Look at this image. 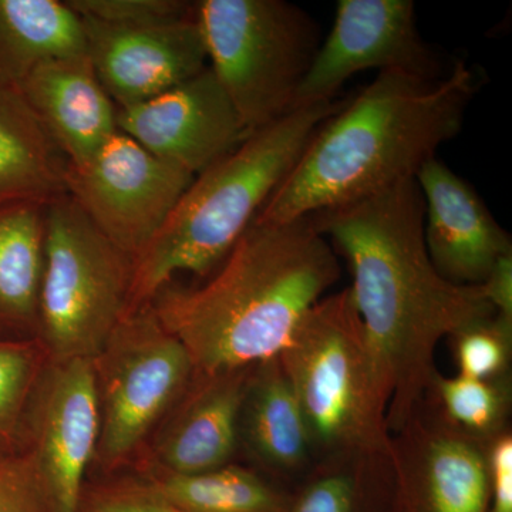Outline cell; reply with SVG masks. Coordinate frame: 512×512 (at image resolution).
Wrapping results in <instances>:
<instances>
[{"instance_id":"ac0fdd59","label":"cell","mask_w":512,"mask_h":512,"mask_svg":"<svg viewBox=\"0 0 512 512\" xmlns=\"http://www.w3.org/2000/svg\"><path fill=\"white\" fill-rule=\"evenodd\" d=\"M262 476L291 491L315 467L311 437L279 357L255 366L239 419V446Z\"/></svg>"},{"instance_id":"9a60e30c","label":"cell","mask_w":512,"mask_h":512,"mask_svg":"<svg viewBox=\"0 0 512 512\" xmlns=\"http://www.w3.org/2000/svg\"><path fill=\"white\" fill-rule=\"evenodd\" d=\"M424 202V241L439 274L456 285L480 286L504 256L510 235L477 191L439 158L416 175Z\"/></svg>"},{"instance_id":"f1b7e54d","label":"cell","mask_w":512,"mask_h":512,"mask_svg":"<svg viewBox=\"0 0 512 512\" xmlns=\"http://www.w3.org/2000/svg\"><path fill=\"white\" fill-rule=\"evenodd\" d=\"M0 512H59L26 448L0 457Z\"/></svg>"},{"instance_id":"44dd1931","label":"cell","mask_w":512,"mask_h":512,"mask_svg":"<svg viewBox=\"0 0 512 512\" xmlns=\"http://www.w3.org/2000/svg\"><path fill=\"white\" fill-rule=\"evenodd\" d=\"M84 53L82 18L67 0H0V82L18 89L42 64Z\"/></svg>"},{"instance_id":"8fae6325","label":"cell","mask_w":512,"mask_h":512,"mask_svg":"<svg viewBox=\"0 0 512 512\" xmlns=\"http://www.w3.org/2000/svg\"><path fill=\"white\" fill-rule=\"evenodd\" d=\"M488 443L448 423L424 397L392 434V512H487Z\"/></svg>"},{"instance_id":"3957f363","label":"cell","mask_w":512,"mask_h":512,"mask_svg":"<svg viewBox=\"0 0 512 512\" xmlns=\"http://www.w3.org/2000/svg\"><path fill=\"white\" fill-rule=\"evenodd\" d=\"M339 276L338 255L312 215L285 224L254 221L210 281L165 286L151 306L187 349L195 373L211 376L281 355Z\"/></svg>"},{"instance_id":"e0dca14e","label":"cell","mask_w":512,"mask_h":512,"mask_svg":"<svg viewBox=\"0 0 512 512\" xmlns=\"http://www.w3.org/2000/svg\"><path fill=\"white\" fill-rule=\"evenodd\" d=\"M18 89L70 167L87 163L119 130V109L87 53L42 64Z\"/></svg>"},{"instance_id":"7a4b0ae2","label":"cell","mask_w":512,"mask_h":512,"mask_svg":"<svg viewBox=\"0 0 512 512\" xmlns=\"http://www.w3.org/2000/svg\"><path fill=\"white\" fill-rule=\"evenodd\" d=\"M480 80L463 60L437 79L379 73L316 130L255 221L301 220L416 178L460 133Z\"/></svg>"},{"instance_id":"83f0119b","label":"cell","mask_w":512,"mask_h":512,"mask_svg":"<svg viewBox=\"0 0 512 512\" xmlns=\"http://www.w3.org/2000/svg\"><path fill=\"white\" fill-rule=\"evenodd\" d=\"M77 512H187L168 503L138 476L84 484Z\"/></svg>"},{"instance_id":"7c38bea8","label":"cell","mask_w":512,"mask_h":512,"mask_svg":"<svg viewBox=\"0 0 512 512\" xmlns=\"http://www.w3.org/2000/svg\"><path fill=\"white\" fill-rule=\"evenodd\" d=\"M100 407L90 359L46 363L30 402L26 450L59 512L79 511L84 477L96 458Z\"/></svg>"},{"instance_id":"4316f807","label":"cell","mask_w":512,"mask_h":512,"mask_svg":"<svg viewBox=\"0 0 512 512\" xmlns=\"http://www.w3.org/2000/svg\"><path fill=\"white\" fill-rule=\"evenodd\" d=\"M80 18L110 26L160 25L194 15L195 2L184 0H67Z\"/></svg>"},{"instance_id":"9c48e42d","label":"cell","mask_w":512,"mask_h":512,"mask_svg":"<svg viewBox=\"0 0 512 512\" xmlns=\"http://www.w3.org/2000/svg\"><path fill=\"white\" fill-rule=\"evenodd\" d=\"M194 175L117 130L67 171V195L121 252L136 258L163 228Z\"/></svg>"},{"instance_id":"5b68a950","label":"cell","mask_w":512,"mask_h":512,"mask_svg":"<svg viewBox=\"0 0 512 512\" xmlns=\"http://www.w3.org/2000/svg\"><path fill=\"white\" fill-rule=\"evenodd\" d=\"M278 357L308 427L315 466L390 456L387 404L350 288L313 305Z\"/></svg>"},{"instance_id":"7402d4cb","label":"cell","mask_w":512,"mask_h":512,"mask_svg":"<svg viewBox=\"0 0 512 512\" xmlns=\"http://www.w3.org/2000/svg\"><path fill=\"white\" fill-rule=\"evenodd\" d=\"M138 477L187 512H285L291 494L254 468L232 463L194 474L150 467Z\"/></svg>"},{"instance_id":"d4e9b609","label":"cell","mask_w":512,"mask_h":512,"mask_svg":"<svg viewBox=\"0 0 512 512\" xmlns=\"http://www.w3.org/2000/svg\"><path fill=\"white\" fill-rule=\"evenodd\" d=\"M47 362L37 339L0 336V457L26 448L30 402Z\"/></svg>"},{"instance_id":"8992f818","label":"cell","mask_w":512,"mask_h":512,"mask_svg":"<svg viewBox=\"0 0 512 512\" xmlns=\"http://www.w3.org/2000/svg\"><path fill=\"white\" fill-rule=\"evenodd\" d=\"M131 266L70 195L47 202L35 332L47 359L99 355L126 316Z\"/></svg>"},{"instance_id":"cb8c5ba5","label":"cell","mask_w":512,"mask_h":512,"mask_svg":"<svg viewBox=\"0 0 512 512\" xmlns=\"http://www.w3.org/2000/svg\"><path fill=\"white\" fill-rule=\"evenodd\" d=\"M511 387V375L478 380L437 372L424 397L448 423L470 436L490 441L510 429Z\"/></svg>"},{"instance_id":"277c9868","label":"cell","mask_w":512,"mask_h":512,"mask_svg":"<svg viewBox=\"0 0 512 512\" xmlns=\"http://www.w3.org/2000/svg\"><path fill=\"white\" fill-rule=\"evenodd\" d=\"M343 103L292 110L195 175L163 228L133 259L127 313L153 302L180 272H214L254 224L316 130Z\"/></svg>"},{"instance_id":"30bf717a","label":"cell","mask_w":512,"mask_h":512,"mask_svg":"<svg viewBox=\"0 0 512 512\" xmlns=\"http://www.w3.org/2000/svg\"><path fill=\"white\" fill-rule=\"evenodd\" d=\"M369 69L426 79L446 74L420 36L412 0H339L332 30L319 45L292 110L333 101L346 80Z\"/></svg>"},{"instance_id":"484cf974","label":"cell","mask_w":512,"mask_h":512,"mask_svg":"<svg viewBox=\"0 0 512 512\" xmlns=\"http://www.w3.org/2000/svg\"><path fill=\"white\" fill-rule=\"evenodd\" d=\"M451 340L458 375L490 380L510 376L512 325L497 316L468 323Z\"/></svg>"},{"instance_id":"d6986e66","label":"cell","mask_w":512,"mask_h":512,"mask_svg":"<svg viewBox=\"0 0 512 512\" xmlns=\"http://www.w3.org/2000/svg\"><path fill=\"white\" fill-rule=\"evenodd\" d=\"M69 163L28 101L0 82V205L67 194Z\"/></svg>"},{"instance_id":"603a6c76","label":"cell","mask_w":512,"mask_h":512,"mask_svg":"<svg viewBox=\"0 0 512 512\" xmlns=\"http://www.w3.org/2000/svg\"><path fill=\"white\" fill-rule=\"evenodd\" d=\"M390 456L320 461L292 488L285 512H392Z\"/></svg>"},{"instance_id":"f546056e","label":"cell","mask_w":512,"mask_h":512,"mask_svg":"<svg viewBox=\"0 0 512 512\" xmlns=\"http://www.w3.org/2000/svg\"><path fill=\"white\" fill-rule=\"evenodd\" d=\"M490 501L487 512H512V434L505 430L488 443Z\"/></svg>"},{"instance_id":"6da1fadb","label":"cell","mask_w":512,"mask_h":512,"mask_svg":"<svg viewBox=\"0 0 512 512\" xmlns=\"http://www.w3.org/2000/svg\"><path fill=\"white\" fill-rule=\"evenodd\" d=\"M312 217L349 262L387 429L396 433L429 390L440 340L494 316V309L481 285L453 284L431 262L416 178Z\"/></svg>"},{"instance_id":"2e32d148","label":"cell","mask_w":512,"mask_h":512,"mask_svg":"<svg viewBox=\"0 0 512 512\" xmlns=\"http://www.w3.org/2000/svg\"><path fill=\"white\" fill-rule=\"evenodd\" d=\"M255 366L195 375L180 402L167 414L154 448V467L194 474L232 463L239 448L242 404Z\"/></svg>"},{"instance_id":"5bb4252c","label":"cell","mask_w":512,"mask_h":512,"mask_svg":"<svg viewBox=\"0 0 512 512\" xmlns=\"http://www.w3.org/2000/svg\"><path fill=\"white\" fill-rule=\"evenodd\" d=\"M82 22L87 56L117 109L153 99L208 67L195 12L175 22L133 28Z\"/></svg>"},{"instance_id":"52a82bcc","label":"cell","mask_w":512,"mask_h":512,"mask_svg":"<svg viewBox=\"0 0 512 512\" xmlns=\"http://www.w3.org/2000/svg\"><path fill=\"white\" fill-rule=\"evenodd\" d=\"M195 16L208 67L248 134L291 113L319 49L308 13L284 0H201Z\"/></svg>"},{"instance_id":"ffe728a7","label":"cell","mask_w":512,"mask_h":512,"mask_svg":"<svg viewBox=\"0 0 512 512\" xmlns=\"http://www.w3.org/2000/svg\"><path fill=\"white\" fill-rule=\"evenodd\" d=\"M45 202L0 205V336L35 338L45 264Z\"/></svg>"},{"instance_id":"4fadbf2b","label":"cell","mask_w":512,"mask_h":512,"mask_svg":"<svg viewBox=\"0 0 512 512\" xmlns=\"http://www.w3.org/2000/svg\"><path fill=\"white\" fill-rule=\"evenodd\" d=\"M117 128L194 177L249 136L210 67L153 99L119 109Z\"/></svg>"},{"instance_id":"ba28073f","label":"cell","mask_w":512,"mask_h":512,"mask_svg":"<svg viewBox=\"0 0 512 512\" xmlns=\"http://www.w3.org/2000/svg\"><path fill=\"white\" fill-rule=\"evenodd\" d=\"M92 362L100 407L94 460L113 473L180 402L197 373L151 303L127 313Z\"/></svg>"},{"instance_id":"4dcf8cb0","label":"cell","mask_w":512,"mask_h":512,"mask_svg":"<svg viewBox=\"0 0 512 512\" xmlns=\"http://www.w3.org/2000/svg\"><path fill=\"white\" fill-rule=\"evenodd\" d=\"M481 288L495 316L512 325V254L495 264Z\"/></svg>"}]
</instances>
